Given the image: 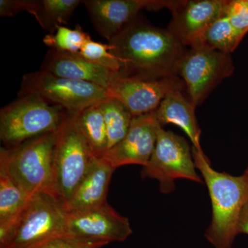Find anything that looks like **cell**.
<instances>
[{
  "label": "cell",
  "mask_w": 248,
  "mask_h": 248,
  "mask_svg": "<svg viewBox=\"0 0 248 248\" xmlns=\"http://www.w3.org/2000/svg\"><path fill=\"white\" fill-rule=\"evenodd\" d=\"M175 90L186 91L185 84L179 76L141 79L118 76L107 93L108 97L120 101L135 117L156 110L166 96Z\"/></svg>",
  "instance_id": "30bf717a"
},
{
  "label": "cell",
  "mask_w": 248,
  "mask_h": 248,
  "mask_svg": "<svg viewBox=\"0 0 248 248\" xmlns=\"http://www.w3.org/2000/svg\"><path fill=\"white\" fill-rule=\"evenodd\" d=\"M97 32L108 42L138 18L141 9L165 7L164 1L86 0L83 1Z\"/></svg>",
  "instance_id": "5bb4252c"
},
{
  "label": "cell",
  "mask_w": 248,
  "mask_h": 248,
  "mask_svg": "<svg viewBox=\"0 0 248 248\" xmlns=\"http://www.w3.org/2000/svg\"><path fill=\"white\" fill-rule=\"evenodd\" d=\"M196 169L190 147L185 139L160 127L154 151L143 167L142 177L156 179L161 192L169 194L175 190L177 179L202 183Z\"/></svg>",
  "instance_id": "ba28073f"
},
{
  "label": "cell",
  "mask_w": 248,
  "mask_h": 248,
  "mask_svg": "<svg viewBox=\"0 0 248 248\" xmlns=\"http://www.w3.org/2000/svg\"><path fill=\"white\" fill-rule=\"evenodd\" d=\"M234 71L230 53L205 47L186 49L178 67L177 76L186 86L187 97L197 107Z\"/></svg>",
  "instance_id": "9c48e42d"
},
{
  "label": "cell",
  "mask_w": 248,
  "mask_h": 248,
  "mask_svg": "<svg viewBox=\"0 0 248 248\" xmlns=\"http://www.w3.org/2000/svg\"><path fill=\"white\" fill-rule=\"evenodd\" d=\"M132 232L128 218L117 213L108 203L91 210L67 212L68 234L109 244L125 241Z\"/></svg>",
  "instance_id": "4fadbf2b"
},
{
  "label": "cell",
  "mask_w": 248,
  "mask_h": 248,
  "mask_svg": "<svg viewBox=\"0 0 248 248\" xmlns=\"http://www.w3.org/2000/svg\"><path fill=\"white\" fill-rule=\"evenodd\" d=\"M80 133L97 159H102L108 151V136L105 121L100 105L91 106L77 115Z\"/></svg>",
  "instance_id": "d6986e66"
},
{
  "label": "cell",
  "mask_w": 248,
  "mask_h": 248,
  "mask_svg": "<svg viewBox=\"0 0 248 248\" xmlns=\"http://www.w3.org/2000/svg\"><path fill=\"white\" fill-rule=\"evenodd\" d=\"M115 170L104 160L95 158L67 205L66 212L91 210L107 204L109 184Z\"/></svg>",
  "instance_id": "2e32d148"
},
{
  "label": "cell",
  "mask_w": 248,
  "mask_h": 248,
  "mask_svg": "<svg viewBox=\"0 0 248 248\" xmlns=\"http://www.w3.org/2000/svg\"><path fill=\"white\" fill-rule=\"evenodd\" d=\"M122 66L120 76L159 79L178 76L186 46L168 30L135 19L109 42Z\"/></svg>",
  "instance_id": "6da1fadb"
},
{
  "label": "cell",
  "mask_w": 248,
  "mask_h": 248,
  "mask_svg": "<svg viewBox=\"0 0 248 248\" xmlns=\"http://www.w3.org/2000/svg\"><path fill=\"white\" fill-rule=\"evenodd\" d=\"M58 130L18 146L1 148L0 169H4L29 197L47 193L56 198L53 187V156Z\"/></svg>",
  "instance_id": "3957f363"
},
{
  "label": "cell",
  "mask_w": 248,
  "mask_h": 248,
  "mask_svg": "<svg viewBox=\"0 0 248 248\" xmlns=\"http://www.w3.org/2000/svg\"><path fill=\"white\" fill-rule=\"evenodd\" d=\"M18 94H35L72 114L79 113L108 97L107 89L98 85L60 78L42 69L23 76Z\"/></svg>",
  "instance_id": "52a82bcc"
},
{
  "label": "cell",
  "mask_w": 248,
  "mask_h": 248,
  "mask_svg": "<svg viewBox=\"0 0 248 248\" xmlns=\"http://www.w3.org/2000/svg\"><path fill=\"white\" fill-rule=\"evenodd\" d=\"M81 4V0H27L26 12L34 16L44 30L54 33Z\"/></svg>",
  "instance_id": "ac0fdd59"
},
{
  "label": "cell",
  "mask_w": 248,
  "mask_h": 248,
  "mask_svg": "<svg viewBox=\"0 0 248 248\" xmlns=\"http://www.w3.org/2000/svg\"><path fill=\"white\" fill-rule=\"evenodd\" d=\"M27 0H0V16L14 17L27 11Z\"/></svg>",
  "instance_id": "4316f807"
},
{
  "label": "cell",
  "mask_w": 248,
  "mask_h": 248,
  "mask_svg": "<svg viewBox=\"0 0 248 248\" xmlns=\"http://www.w3.org/2000/svg\"><path fill=\"white\" fill-rule=\"evenodd\" d=\"M30 198L4 169H0V236L9 231Z\"/></svg>",
  "instance_id": "ffe728a7"
},
{
  "label": "cell",
  "mask_w": 248,
  "mask_h": 248,
  "mask_svg": "<svg viewBox=\"0 0 248 248\" xmlns=\"http://www.w3.org/2000/svg\"><path fill=\"white\" fill-rule=\"evenodd\" d=\"M110 50V45L99 43L91 39L86 42L79 54L87 61L120 76L122 71L120 62Z\"/></svg>",
  "instance_id": "cb8c5ba5"
},
{
  "label": "cell",
  "mask_w": 248,
  "mask_h": 248,
  "mask_svg": "<svg viewBox=\"0 0 248 248\" xmlns=\"http://www.w3.org/2000/svg\"><path fill=\"white\" fill-rule=\"evenodd\" d=\"M67 112L35 94L20 96L0 111V138L4 148L57 131Z\"/></svg>",
  "instance_id": "8992f818"
},
{
  "label": "cell",
  "mask_w": 248,
  "mask_h": 248,
  "mask_svg": "<svg viewBox=\"0 0 248 248\" xmlns=\"http://www.w3.org/2000/svg\"><path fill=\"white\" fill-rule=\"evenodd\" d=\"M196 168L208 187L213 217L205 238L214 248H232L238 233V223L248 201V179L217 172L203 151L192 147Z\"/></svg>",
  "instance_id": "7a4b0ae2"
},
{
  "label": "cell",
  "mask_w": 248,
  "mask_h": 248,
  "mask_svg": "<svg viewBox=\"0 0 248 248\" xmlns=\"http://www.w3.org/2000/svg\"><path fill=\"white\" fill-rule=\"evenodd\" d=\"M77 115L67 112L54 149V192L65 210L95 159L78 128Z\"/></svg>",
  "instance_id": "5b68a950"
},
{
  "label": "cell",
  "mask_w": 248,
  "mask_h": 248,
  "mask_svg": "<svg viewBox=\"0 0 248 248\" xmlns=\"http://www.w3.org/2000/svg\"><path fill=\"white\" fill-rule=\"evenodd\" d=\"M182 90L168 94L155 110L156 120L161 126L172 124L184 130L192 143V148L202 151L200 144L202 130L195 116L196 106Z\"/></svg>",
  "instance_id": "e0dca14e"
},
{
  "label": "cell",
  "mask_w": 248,
  "mask_h": 248,
  "mask_svg": "<svg viewBox=\"0 0 248 248\" xmlns=\"http://www.w3.org/2000/svg\"><path fill=\"white\" fill-rule=\"evenodd\" d=\"M99 105L107 127L108 151L125 138L134 117L128 108L115 98H106Z\"/></svg>",
  "instance_id": "7402d4cb"
},
{
  "label": "cell",
  "mask_w": 248,
  "mask_h": 248,
  "mask_svg": "<svg viewBox=\"0 0 248 248\" xmlns=\"http://www.w3.org/2000/svg\"><path fill=\"white\" fill-rule=\"evenodd\" d=\"M89 34L81 27L76 29L60 27L54 33H49L43 39L44 43L49 49L70 53H79L88 41L91 40Z\"/></svg>",
  "instance_id": "603a6c76"
},
{
  "label": "cell",
  "mask_w": 248,
  "mask_h": 248,
  "mask_svg": "<svg viewBox=\"0 0 248 248\" xmlns=\"http://www.w3.org/2000/svg\"><path fill=\"white\" fill-rule=\"evenodd\" d=\"M226 0L167 1L172 13L167 30L184 46L195 47L204 32L226 13Z\"/></svg>",
  "instance_id": "8fae6325"
},
{
  "label": "cell",
  "mask_w": 248,
  "mask_h": 248,
  "mask_svg": "<svg viewBox=\"0 0 248 248\" xmlns=\"http://www.w3.org/2000/svg\"><path fill=\"white\" fill-rule=\"evenodd\" d=\"M226 17L238 31L248 32V0H231L227 4Z\"/></svg>",
  "instance_id": "484cf974"
},
{
  "label": "cell",
  "mask_w": 248,
  "mask_h": 248,
  "mask_svg": "<svg viewBox=\"0 0 248 248\" xmlns=\"http://www.w3.org/2000/svg\"><path fill=\"white\" fill-rule=\"evenodd\" d=\"M41 69L54 76L98 85L107 89L119 76L91 63L79 53H70L49 49Z\"/></svg>",
  "instance_id": "9a60e30c"
},
{
  "label": "cell",
  "mask_w": 248,
  "mask_h": 248,
  "mask_svg": "<svg viewBox=\"0 0 248 248\" xmlns=\"http://www.w3.org/2000/svg\"><path fill=\"white\" fill-rule=\"evenodd\" d=\"M67 212L53 195L37 193L3 236L0 248H34L66 233Z\"/></svg>",
  "instance_id": "277c9868"
},
{
  "label": "cell",
  "mask_w": 248,
  "mask_h": 248,
  "mask_svg": "<svg viewBox=\"0 0 248 248\" xmlns=\"http://www.w3.org/2000/svg\"><path fill=\"white\" fill-rule=\"evenodd\" d=\"M245 35L244 32L235 29L226 15H223L207 29L195 47H205L231 54L237 48Z\"/></svg>",
  "instance_id": "44dd1931"
},
{
  "label": "cell",
  "mask_w": 248,
  "mask_h": 248,
  "mask_svg": "<svg viewBox=\"0 0 248 248\" xmlns=\"http://www.w3.org/2000/svg\"><path fill=\"white\" fill-rule=\"evenodd\" d=\"M160 127L155 111L133 117L125 138L102 159L115 169L130 164L146 166L154 151Z\"/></svg>",
  "instance_id": "7c38bea8"
},
{
  "label": "cell",
  "mask_w": 248,
  "mask_h": 248,
  "mask_svg": "<svg viewBox=\"0 0 248 248\" xmlns=\"http://www.w3.org/2000/svg\"><path fill=\"white\" fill-rule=\"evenodd\" d=\"M244 174H245V175L246 176V177H248V169H246V172H244Z\"/></svg>",
  "instance_id": "f1b7e54d"
},
{
  "label": "cell",
  "mask_w": 248,
  "mask_h": 248,
  "mask_svg": "<svg viewBox=\"0 0 248 248\" xmlns=\"http://www.w3.org/2000/svg\"><path fill=\"white\" fill-rule=\"evenodd\" d=\"M238 233L248 234V201L245 205L238 223Z\"/></svg>",
  "instance_id": "83f0119b"
},
{
  "label": "cell",
  "mask_w": 248,
  "mask_h": 248,
  "mask_svg": "<svg viewBox=\"0 0 248 248\" xmlns=\"http://www.w3.org/2000/svg\"><path fill=\"white\" fill-rule=\"evenodd\" d=\"M108 243L64 234L54 237L34 248H102Z\"/></svg>",
  "instance_id": "d4e9b609"
}]
</instances>
